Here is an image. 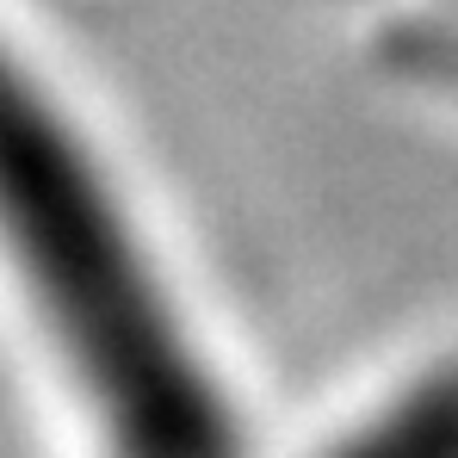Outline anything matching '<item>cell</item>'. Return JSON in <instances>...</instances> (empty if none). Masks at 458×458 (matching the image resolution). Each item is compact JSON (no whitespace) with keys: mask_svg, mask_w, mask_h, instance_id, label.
I'll list each match as a JSON object with an SVG mask.
<instances>
[{"mask_svg":"<svg viewBox=\"0 0 458 458\" xmlns=\"http://www.w3.org/2000/svg\"><path fill=\"white\" fill-rule=\"evenodd\" d=\"M0 248L63 341L118 440L149 453L224 446V396L205 378L143 242L93 155L31 75L0 50Z\"/></svg>","mask_w":458,"mask_h":458,"instance_id":"cell-1","label":"cell"}]
</instances>
